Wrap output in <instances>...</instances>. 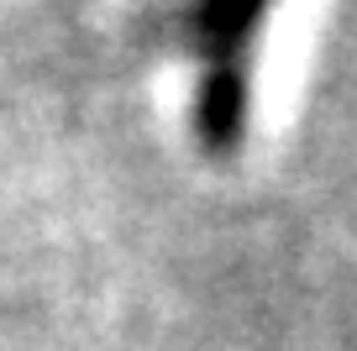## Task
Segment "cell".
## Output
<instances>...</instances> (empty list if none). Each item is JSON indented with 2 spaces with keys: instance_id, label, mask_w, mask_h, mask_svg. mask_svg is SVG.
<instances>
[{
  "instance_id": "obj_1",
  "label": "cell",
  "mask_w": 357,
  "mask_h": 351,
  "mask_svg": "<svg viewBox=\"0 0 357 351\" xmlns=\"http://www.w3.org/2000/svg\"><path fill=\"white\" fill-rule=\"evenodd\" d=\"M279 0H190L184 42L200 58L195 132L211 153H236L252 116V53Z\"/></svg>"
}]
</instances>
